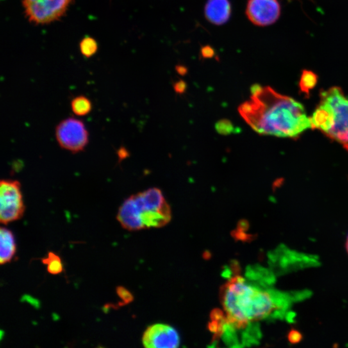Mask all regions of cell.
<instances>
[{"label": "cell", "instance_id": "obj_2", "mask_svg": "<svg viewBox=\"0 0 348 348\" xmlns=\"http://www.w3.org/2000/svg\"><path fill=\"white\" fill-rule=\"evenodd\" d=\"M251 98L240 106L245 122L261 135L278 138L299 137L311 128V119L304 106L270 86L254 85Z\"/></svg>", "mask_w": 348, "mask_h": 348}, {"label": "cell", "instance_id": "obj_19", "mask_svg": "<svg viewBox=\"0 0 348 348\" xmlns=\"http://www.w3.org/2000/svg\"><path fill=\"white\" fill-rule=\"evenodd\" d=\"M186 89V83L183 81L177 82L175 85V90L177 92L183 93Z\"/></svg>", "mask_w": 348, "mask_h": 348}, {"label": "cell", "instance_id": "obj_18", "mask_svg": "<svg viewBox=\"0 0 348 348\" xmlns=\"http://www.w3.org/2000/svg\"><path fill=\"white\" fill-rule=\"evenodd\" d=\"M201 57L203 59H210L215 56V51L212 47L206 45L201 50Z\"/></svg>", "mask_w": 348, "mask_h": 348}, {"label": "cell", "instance_id": "obj_16", "mask_svg": "<svg viewBox=\"0 0 348 348\" xmlns=\"http://www.w3.org/2000/svg\"><path fill=\"white\" fill-rule=\"evenodd\" d=\"M116 292H117L118 296L122 300L123 305L129 304V302L133 301V295L126 288L122 287V286H118L116 289Z\"/></svg>", "mask_w": 348, "mask_h": 348}, {"label": "cell", "instance_id": "obj_15", "mask_svg": "<svg viewBox=\"0 0 348 348\" xmlns=\"http://www.w3.org/2000/svg\"><path fill=\"white\" fill-rule=\"evenodd\" d=\"M81 54L86 58H90L97 51V43L94 38L86 37L81 40L79 45Z\"/></svg>", "mask_w": 348, "mask_h": 348}, {"label": "cell", "instance_id": "obj_12", "mask_svg": "<svg viewBox=\"0 0 348 348\" xmlns=\"http://www.w3.org/2000/svg\"><path fill=\"white\" fill-rule=\"evenodd\" d=\"M71 108L74 114L85 116L92 110V103L87 97L80 95L72 100Z\"/></svg>", "mask_w": 348, "mask_h": 348}, {"label": "cell", "instance_id": "obj_8", "mask_svg": "<svg viewBox=\"0 0 348 348\" xmlns=\"http://www.w3.org/2000/svg\"><path fill=\"white\" fill-rule=\"evenodd\" d=\"M142 342L147 348H176L180 345L181 340L174 327L165 324H156L145 330Z\"/></svg>", "mask_w": 348, "mask_h": 348}, {"label": "cell", "instance_id": "obj_17", "mask_svg": "<svg viewBox=\"0 0 348 348\" xmlns=\"http://www.w3.org/2000/svg\"><path fill=\"white\" fill-rule=\"evenodd\" d=\"M288 338L289 342L292 343V344H296V343H299L302 340V336L301 333L296 330V329H292V330L289 332Z\"/></svg>", "mask_w": 348, "mask_h": 348}, {"label": "cell", "instance_id": "obj_10", "mask_svg": "<svg viewBox=\"0 0 348 348\" xmlns=\"http://www.w3.org/2000/svg\"><path fill=\"white\" fill-rule=\"evenodd\" d=\"M204 15L209 22L216 26L226 24L230 18L231 6L229 0H208Z\"/></svg>", "mask_w": 348, "mask_h": 348}, {"label": "cell", "instance_id": "obj_4", "mask_svg": "<svg viewBox=\"0 0 348 348\" xmlns=\"http://www.w3.org/2000/svg\"><path fill=\"white\" fill-rule=\"evenodd\" d=\"M311 128L339 143L348 151V97L338 86L321 91L310 118Z\"/></svg>", "mask_w": 348, "mask_h": 348}, {"label": "cell", "instance_id": "obj_21", "mask_svg": "<svg viewBox=\"0 0 348 348\" xmlns=\"http://www.w3.org/2000/svg\"><path fill=\"white\" fill-rule=\"evenodd\" d=\"M345 248H346V250L348 254V236L347 238L346 243H345Z\"/></svg>", "mask_w": 348, "mask_h": 348}, {"label": "cell", "instance_id": "obj_14", "mask_svg": "<svg viewBox=\"0 0 348 348\" xmlns=\"http://www.w3.org/2000/svg\"><path fill=\"white\" fill-rule=\"evenodd\" d=\"M42 261L43 264L47 265V271L49 274L57 275L63 272V265L61 259L54 252H49L47 257L43 259Z\"/></svg>", "mask_w": 348, "mask_h": 348}, {"label": "cell", "instance_id": "obj_5", "mask_svg": "<svg viewBox=\"0 0 348 348\" xmlns=\"http://www.w3.org/2000/svg\"><path fill=\"white\" fill-rule=\"evenodd\" d=\"M29 21L44 25L57 21L67 12L72 0H22Z\"/></svg>", "mask_w": 348, "mask_h": 348}, {"label": "cell", "instance_id": "obj_9", "mask_svg": "<svg viewBox=\"0 0 348 348\" xmlns=\"http://www.w3.org/2000/svg\"><path fill=\"white\" fill-rule=\"evenodd\" d=\"M246 13L252 24L259 27L268 26L279 19L281 6L278 0H249Z\"/></svg>", "mask_w": 348, "mask_h": 348}, {"label": "cell", "instance_id": "obj_20", "mask_svg": "<svg viewBox=\"0 0 348 348\" xmlns=\"http://www.w3.org/2000/svg\"><path fill=\"white\" fill-rule=\"evenodd\" d=\"M177 71L179 72V74L181 75L185 74L186 73V68L184 67V66H177L176 67Z\"/></svg>", "mask_w": 348, "mask_h": 348}, {"label": "cell", "instance_id": "obj_11", "mask_svg": "<svg viewBox=\"0 0 348 348\" xmlns=\"http://www.w3.org/2000/svg\"><path fill=\"white\" fill-rule=\"evenodd\" d=\"M16 244L13 234L9 229L2 228L0 230V263L10 262L15 256Z\"/></svg>", "mask_w": 348, "mask_h": 348}, {"label": "cell", "instance_id": "obj_13", "mask_svg": "<svg viewBox=\"0 0 348 348\" xmlns=\"http://www.w3.org/2000/svg\"><path fill=\"white\" fill-rule=\"evenodd\" d=\"M317 75L310 70H304L299 81L300 89L304 94L309 95V92L317 85Z\"/></svg>", "mask_w": 348, "mask_h": 348}, {"label": "cell", "instance_id": "obj_6", "mask_svg": "<svg viewBox=\"0 0 348 348\" xmlns=\"http://www.w3.org/2000/svg\"><path fill=\"white\" fill-rule=\"evenodd\" d=\"M0 220L2 223L20 219L24 215L25 206L21 184L17 180L3 179L0 182Z\"/></svg>", "mask_w": 348, "mask_h": 348}, {"label": "cell", "instance_id": "obj_3", "mask_svg": "<svg viewBox=\"0 0 348 348\" xmlns=\"http://www.w3.org/2000/svg\"><path fill=\"white\" fill-rule=\"evenodd\" d=\"M117 219L130 231L161 228L171 220V209L159 188H149L125 200Z\"/></svg>", "mask_w": 348, "mask_h": 348}, {"label": "cell", "instance_id": "obj_1", "mask_svg": "<svg viewBox=\"0 0 348 348\" xmlns=\"http://www.w3.org/2000/svg\"><path fill=\"white\" fill-rule=\"evenodd\" d=\"M257 272L248 271L244 277L237 270L228 271L220 290L222 322L217 338L232 346L257 342L256 323L279 317L290 304L288 293L266 287Z\"/></svg>", "mask_w": 348, "mask_h": 348}, {"label": "cell", "instance_id": "obj_7", "mask_svg": "<svg viewBox=\"0 0 348 348\" xmlns=\"http://www.w3.org/2000/svg\"><path fill=\"white\" fill-rule=\"evenodd\" d=\"M56 138L62 149L77 153L83 151L88 142V133L81 121L69 118L61 121L56 128Z\"/></svg>", "mask_w": 348, "mask_h": 348}]
</instances>
